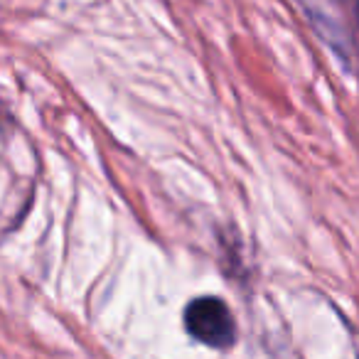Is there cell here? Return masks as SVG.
<instances>
[{
    "label": "cell",
    "mask_w": 359,
    "mask_h": 359,
    "mask_svg": "<svg viewBox=\"0 0 359 359\" xmlns=\"http://www.w3.org/2000/svg\"><path fill=\"white\" fill-rule=\"evenodd\" d=\"M185 330L190 337L207 347L226 349L236 342V325L222 298L205 295L195 298L185 308Z\"/></svg>",
    "instance_id": "obj_1"
}]
</instances>
